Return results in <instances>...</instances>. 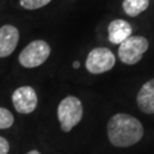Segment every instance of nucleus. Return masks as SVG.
I'll list each match as a JSON object with an SVG mask.
<instances>
[{"instance_id": "f257e3e1", "label": "nucleus", "mask_w": 154, "mask_h": 154, "mask_svg": "<svg viewBox=\"0 0 154 154\" xmlns=\"http://www.w3.org/2000/svg\"><path fill=\"white\" fill-rule=\"evenodd\" d=\"M107 136L111 144L116 147H129L143 138L144 128L132 116L118 113L109 120Z\"/></svg>"}, {"instance_id": "f03ea898", "label": "nucleus", "mask_w": 154, "mask_h": 154, "mask_svg": "<svg viewBox=\"0 0 154 154\" xmlns=\"http://www.w3.org/2000/svg\"><path fill=\"white\" fill-rule=\"evenodd\" d=\"M83 107L81 100L74 96H67L62 99L57 107V116L63 131L69 132L81 121Z\"/></svg>"}, {"instance_id": "7ed1b4c3", "label": "nucleus", "mask_w": 154, "mask_h": 154, "mask_svg": "<svg viewBox=\"0 0 154 154\" xmlns=\"http://www.w3.org/2000/svg\"><path fill=\"white\" fill-rule=\"evenodd\" d=\"M149 49L147 39L142 35H130L120 44L118 56L122 63L134 65L143 58V55Z\"/></svg>"}, {"instance_id": "20e7f679", "label": "nucleus", "mask_w": 154, "mask_h": 154, "mask_svg": "<svg viewBox=\"0 0 154 154\" xmlns=\"http://www.w3.org/2000/svg\"><path fill=\"white\" fill-rule=\"evenodd\" d=\"M50 47L44 40H34L21 51L18 56L20 64L28 69L38 67L48 60Z\"/></svg>"}, {"instance_id": "39448f33", "label": "nucleus", "mask_w": 154, "mask_h": 154, "mask_svg": "<svg viewBox=\"0 0 154 154\" xmlns=\"http://www.w3.org/2000/svg\"><path fill=\"white\" fill-rule=\"evenodd\" d=\"M116 56L109 48L97 47L90 50L86 60V69L93 74H102L113 69Z\"/></svg>"}, {"instance_id": "423d86ee", "label": "nucleus", "mask_w": 154, "mask_h": 154, "mask_svg": "<svg viewBox=\"0 0 154 154\" xmlns=\"http://www.w3.org/2000/svg\"><path fill=\"white\" fill-rule=\"evenodd\" d=\"M11 102L18 113L30 114L37 109L38 96L31 86H22L13 93Z\"/></svg>"}, {"instance_id": "0eeeda50", "label": "nucleus", "mask_w": 154, "mask_h": 154, "mask_svg": "<svg viewBox=\"0 0 154 154\" xmlns=\"http://www.w3.org/2000/svg\"><path fill=\"white\" fill-rule=\"evenodd\" d=\"M20 32L14 25H4L0 28V58L8 57L16 49Z\"/></svg>"}, {"instance_id": "6e6552de", "label": "nucleus", "mask_w": 154, "mask_h": 154, "mask_svg": "<svg viewBox=\"0 0 154 154\" xmlns=\"http://www.w3.org/2000/svg\"><path fill=\"white\" fill-rule=\"evenodd\" d=\"M107 32L111 44L120 45L122 41H125L131 35L132 28L125 20H114L109 24Z\"/></svg>"}, {"instance_id": "1a4fd4ad", "label": "nucleus", "mask_w": 154, "mask_h": 154, "mask_svg": "<svg viewBox=\"0 0 154 154\" xmlns=\"http://www.w3.org/2000/svg\"><path fill=\"white\" fill-rule=\"evenodd\" d=\"M137 105L144 113H154V79L144 83L137 95Z\"/></svg>"}, {"instance_id": "9d476101", "label": "nucleus", "mask_w": 154, "mask_h": 154, "mask_svg": "<svg viewBox=\"0 0 154 154\" xmlns=\"http://www.w3.org/2000/svg\"><path fill=\"white\" fill-rule=\"evenodd\" d=\"M149 0H123L122 8L128 16L136 17L149 8Z\"/></svg>"}, {"instance_id": "9b49d317", "label": "nucleus", "mask_w": 154, "mask_h": 154, "mask_svg": "<svg viewBox=\"0 0 154 154\" xmlns=\"http://www.w3.org/2000/svg\"><path fill=\"white\" fill-rule=\"evenodd\" d=\"M14 125V116L7 109L0 107V129H8Z\"/></svg>"}, {"instance_id": "f8f14e48", "label": "nucleus", "mask_w": 154, "mask_h": 154, "mask_svg": "<svg viewBox=\"0 0 154 154\" xmlns=\"http://www.w3.org/2000/svg\"><path fill=\"white\" fill-rule=\"evenodd\" d=\"M50 1L51 0H20V5L25 9L33 11V9H39L41 7H45Z\"/></svg>"}, {"instance_id": "ddd939ff", "label": "nucleus", "mask_w": 154, "mask_h": 154, "mask_svg": "<svg viewBox=\"0 0 154 154\" xmlns=\"http://www.w3.org/2000/svg\"><path fill=\"white\" fill-rule=\"evenodd\" d=\"M9 143L6 138L0 136V154H8L9 152Z\"/></svg>"}, {"instance_id": "4468645a", "label": "nucleus", "mask_w": 154, "mask_h": 154, "mask_svg": "<svg viewBox=\"0 0 154 154\" xmlns=\"http://www.w3.org/2000/svg\"><path fill=\"white\" fill-rule=\"evenodd\" d=\"M26 154H41V153H40L39 151H37V149H32V151H30V152Z\"/></svg>"}, {"instance_id": "2eb2a0df", "label": "nucleus", "mask_w": 154, "mask_h": 154, "mask_svg": "<svg viewBox=\"0 0 154 154\" xmlns=\"http://www.w3.org/2000/svg\"><path fill=\"white\" fill-rule=\"evenodd\" d=\"M79 66H80V63H79V62H74V63H73V67H74V69H79Z\"/></svg>"}]
</instances>
